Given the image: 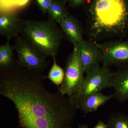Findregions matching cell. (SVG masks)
<instances>
[{
  "label": "cell",
  "mask_w": 128,
  "mask_h": 128,
  "mask_svg": "<svg viewBox=\"0 0 128 128\" xmlns=\"http://www.w3.org/2000/svg\"><path fill=\"white\" fill-rule=\"evenodd\" d=\"M14 46H12L9 41L4 45L0 46V72L7 70L14 64Z\"/></svg>",
  "instance_id": "14"
},
{
  "label": "cell",
  "mask_w": 128,
  "mask_h": 128,
  "mask_svg": "<svg viewBox=\"0 0 128 128\" xmlns=\"http://www.w3.org/2000/svg\"><path fill=\"white\" fill-rule=\"evenodd\" d=\"M34 1L40 10L43 13L46 14L54 0H34Z\"/></svg>",
  "instance_id": "17"
},
{
  "label": "cell",
  "mask_w": 128,
  "mask_h": 128,
  "mask_svg": "<svg viewBox=\"0 0 128 128\" xmlns=\"http://www.w3.org/2000/svg\"><path fill=\"white\" fill-rule=\"evenodd\" d=\"M77 128H88V126L87 124H80Z\"/></svg>",
  "instance_id": "20"
},
{
  "label": "cell",
  "mask_w": 128,
  "mask_h": 128,
  "mask_svg": "<svg viewBox=\"0 0 128 128\" xmlns=\"http://www.w3.org/2000/svg\"><path fill=\"white\" fill-rule=\"evenodd\" d=\"M96 44L103 55L104 67L119 66L128 63V40L119 39Z\"/></svg>",
  "instance_id": "7"
},
{
  "label": "cell",
  "mask_w": 128,
  "mask_h": 128,
  "mask_svg": "<svg viewBox=\"0 0 128 128\" xmlns=\"http://www.w3.org/2000/svg\"><path fill=\"white\" fill-rule=\"evenodd\" d=\"M41 73L17 61L0 72V94L14 103L20 128H72L77 109L69 97L48 91Z\"/></svg>",
  "instance_id": "1"
},
{
  "label": "cell",
  "mask_w": 128,
  "mask_h": 128,
  "mask_svg": "<svg viewBox=\"0 0 128 128\" xmlns=\"http://www.w3.org/2000/svg\"><path fill=\"white\" fill-rule=\"evenodd\" d=\"M60 25L64 36L72 44L83 40L84 31L81 23L74 16L70 15Z\"/></svg>",
  "instance_id": "11"
},
{
  "label": "cell",
  "mask_w": 128,
  "mask_h": 128,
  "mask_svg": "<svg viewBox=\"0 0 128 128\" xmlns=\"http://www.w3.org/2000/svg\"><path fill=\"white\" fill-rule=\"evenodd\" d=\"M94 128H108L107 124L104 123L102 120H99Z\"/></svg>",
  "instance_id": "19"
},
{
  "label": "cell",
  "mask_w": 128,
  "mask_h": 128,
  "mask_svg": "<svg viewBox=\"0 0 128 128\" xmlns=\"http://www.w3.org/2000/svg\"><path fill=\"white\" fill-rule=\"evenodd\" d=\"M78 50L85 73L100 66L103 60V56L96 42L90 40H83L73 44Z\"/></svg>",
  "instance_id": "8"
},
{
  "label": "cell",
  "mask_w": 128,
  "mask_h": 128,
  "mask_svg": "<svg viewBox=\"0 0 128 128\" xmlns=\"http://www.w3.org/2000/svg\"><path fill=\"white\" fill-rule=\"evenodd\" d=\"M64 72V81L59 87L58 91L63 96L70 97L79 91L85 77L82 63L75 47L67 59Z\"/></svg>",
  "instance_id": "5"
},
{
  "label": "cell",
  "mask_w": 128,
  "mask_h": 128,
  "mask_svg": "<svg viewBox=\"0 0 128 128\" xmlns=\"http://www.w3.org/2000/svg\"><path fill=\"white\" fill-rule=\"evenodd\" d=\"M70 7L76 8L83 6L86 0H64Z\"/></svg>",
  "instance_id": "18"
},
{
  "label": "cell",
  "mask_w": 128,
  "mask_h": 128,
  "mask_svg": "<svg viewBox=\"0 0 128 128\" xmlns=\"http://www.w3.org/2000/svg\"><path fill=\"white\" fill-rule=\"evenodd\" d=\"M53 59L52 66L50 68L47 77L59 87L64 81V72L60 66L57 64L56 57L53 58Z\"/></svg>",
  "instance_id": "16"
},
{
  "label": "cell",
  "mask_w": 128,
  "mask_h": 128,
  "mask_svg": "<svg viewBox=\"0 0 128 128\" xmlns=\"http://www.w3.org/2000/svg\"><path fill=\"white\" fill-rule=\"evenodd\" d=\"M24 20L12 12L4 11L0 14V34L10 41L20 34Z\"/></svg>",
  "instance_id": "10"
},
{
  "label": "cell",
  "mask_w": 128,
  "mask_h": 128,
  "mask_svg": "<svg viewBox=\"0 0 128 128\" xmlns=\"http://www.w3.org/2000/svg\"><path fill=\"white\" fill-rule=\"evenodd\" d=\"M14 38L18 63L28 70L42 73L48 65L46 58L40 55L22 36L18 35Z\"/></svg>",
  "instance_id": "6"
},
{
  "label": "cell",
  "mask_w": 128,
  "mask_h": 128,
  "mask_svg": "<svg viewBox=\"0 0 128 128\" xmlns=\"http://www.w3.org/2000/svg\"><path fill=\"white\" fill-rule=\"evenodd\" d=\"M64 0H54L48 9L50 19L60 24L70 14L66 6Z\"/></svg>",
  "instance_id": "13"
},
{
  "label": "cell",
  "mask_w": 128,
  "mask_h": 128,
  "mask_svg": "<svg viewBox=\"0 0 128 128\" xmlns=\"http://www.w3.org/2000/svg\"><path fill=\"white\" fill-rule=\"evenodd\" d=\"M51 20L24 21L20 34L40 55L46 58L56 57L64 38L63 33Z\"/></svg>",
  "instance_id": "3"
},
{
  "label": "cell",
  "mask_w": 128,
  "mask_h": 128,
  "mask_svg": "<svg viewBox=\"0 0 128 128\" xmlns=\"http://www.w3.org/2000/svg\"><path fill=\"white\" fill-rule=\"evenodd\" d=\"M84 32L88 40H121L128 35V0H86Z\"/></svg>",
  "instance_id": "2"
},
{
  "label": "cell",
  "mask_w": 128,
  "mask_h": 128,
  "mask_svg": "<svg viewBox=\"0 0 128 128\" xmlns=\"http://www.w3.org/2000/svg\"><path fill=\"white\" fill-rule=\"evenodd\" d=\"M114 98L120 103L128 101V63L118 66L112 80Z\"/></svg>",
  "instance_id": "9"
},
{
  "label": "cell",
  "mask_w": 128,
  "mask_h": 128,
  "mask_svg": "<svg viewBox=\"0 0 128 128\" xmlns=\"http://www.w3.org/2000/svg\"><path fill=\"white\" fill-rule=\"evenodd\" d=\"M78 91L69 97L70 102L77 109L86 99L103 89L112 87L113 72L108 67L98 66L86 73Z\"/></svg>",
  "instance_id": "4"
},
{
  "label": "cell",
  "mask_w": 128,
  "mask_h": 128,
  "mask_svg": "<svg viewBox=\"0 0 128 128\" xmlns=\"http://www.w3.org/2000/svg\"></svg>",
  "instance_id": "21"
},
{
  "label": "cell",
  "mask_w": 128,
  "mask_h": 128,
  "mask_svg": "<svg viewBox=\"0 0 128 128\" xmlns=\"http://www.w3.org/2000/svg\"><path fill=\"white\" fill-rule=\"evenodd\" d=\"M108 128H128V115L120 112L110 114L107 122Z\"/></svg>",
  "instance_id": "15"
},
{
  "label": "cell",
  "mask_w": 128,
  "mask_h": 128,
  "mask_svg": "<svg viewBox=\"0 0 128 128\" xmlns=\"http://www.w3.org/2000/svg\"><path fill=\"white\" fill-rule=\"evenodd\" d=\"M113 98H114L113 94L105 96L101 92H98L88 98L79 105L77 109L82 111L85 114L96 112L98 108Z\"/></svg>",
  "instance_id": "12"
}]
</instances>
